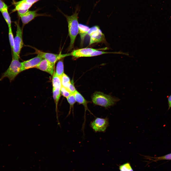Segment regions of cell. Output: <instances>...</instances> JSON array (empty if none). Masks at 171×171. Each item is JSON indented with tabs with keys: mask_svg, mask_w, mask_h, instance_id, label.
I'll return each mask as SVG.
<instances>
[{
	"mask_svg": "<svg viewBox=\"0 0 171 171\" xmlns=\"http://www.w3.org/2000/svg\"><path fill=\"white\" fill-rule=\"evenodd\" d=\"M37 12V10L33 11L29 10L24 14L20 17L23 25H25L28 24L37 17L47 16L44 14L38 13Z\"/></svg>",
	"mask_w": 171,
	"mask_h": 171,
	"instance_id": "10",
	"label": "cell"
},
{
	"mask_svg": "<svg viewBox=\"0 0 171 171\" xmlns=\"http://www.w3.org/2000/svg\"><path fill=\"white\" fill-rule=\"evenodd\" d=\"M15 23L16 26V31L12 51V58L19 59L20 52L24 45L22 31L19 23L16 22Z\"/></svg>",
	"mask_w": 171,
	"mask_h": 171,
	"instance_id": "4",
	"label": "cell"
},
{
	"mask_svg": "<svg viewBox=\"0 0 171 171\" xmlns=\"http://www.w3.org/2000/svg\"><path fill=\"white\" fill-rule=\"evenodd\" d=\"M112 53L115 54H122L128 56L129 54L127 53L124 52H109L98 50L97 49L94 51L90 55L89 57H93L101 55L104 54Z\"/></svg>",
	"mask_w": 171,
	"mask_h": 171,
	"instance_id": "17",
	"label": "cell"
},
{
	"mask_svg": "<svg viewBox=\"0 0 171 171\" xmlns=\"http://www.w3.org/2000/svg\"><path fill=\"white\" fill-rule=\"evenodd\" d=\"M80 10V8L77 7L74 12L71 16L63 13L66 18L68 24L69 35L70 39L69 49V50L74 48L75 41L78 33V16Z\"/></svg>",
	"mask_w": 171,
	"mask_h": 171,
	"instance_id": "1",
	"label": "cell"
},
{
	"mask_svg": "<svg viewBox=\"0 0 171 171\" xmlns=\"http://www.w3.org/2000/svg\"><path fill=\"white\" fill-rule=\"evenodd\" d=\"M97 49L85 48L74 50L70 53V55L76 57H88Z\"/></svg>",
	"mask_w": 171,
	"mask_h": 171,
	"instance_id": "11",
	"label": "cell"
},
{
	"mask_svg": "<svg viewBox=\"0 0 171 171\" xmlns=\"http://www.w3.org/2000/svg\"><path fill=\"white\" fill-rule=\"evenodd\" d=\"M1 12L8 25V28L11 27V21L8 11V8L5 9Z\"/></svg>",
	"mask_w": 171,
	"mask_h": 171,
	"instance_id": "19",
	"label": "cell"
},
{
	"mask_svg": "<svg viewBox=\"0 0 171 171\" xmlns=\"http://www.w3.org/2000/svg\"><path fill=\"white\" fill-rule=\"evenodd\" d=\"M8 8V7L5 3L2 0H0V11H1L5 9Z\"/></svg>",
	"mask_w": 171,
	"mask_h": 171,
	"instance_id": "27",
	"label": "cell"
},
{
	"mask_svg": "<svg viewBox=\"0 0 171 171\" xmlns=\"http://www.w3.org/2000/svg\"><path fill=\"white\" fill-rule=\"evenodd\" d=\"M40 0H21L18 1H13V4L14 8L12 12L17 11L20 17L26 13L35 3Z\"/></svg>",
	"mask_w": 171,
	"mask_h": 171,
	"instance_id": "5",
	"label": "cell"
},
{
	"mask_svg": "<svg viewBox=\"0 0 171 171\" xmlns=\"http://www.w3.org/2000/svg\"><path fill=\"white\" fill-rule=\"evenodd\" d=\"M55 72L56 74L60 77L64 73L63 58L59 60L57 62Z\"/></svg>",
	"mask_w": 171,
	"mask_h": 171,
	"instance_id": "16",
	"label": "cell"
},
{
	"mask_svg": "<svg viewBox=\"0 0 171 171\" xmlns=\"http://www.w3.org/2000/svg\"><path fill=\"white\" fill-rule=\"evenodd\" d=\"M21 62L19 59L12 58L10 64L8 69L1 76L0 80L5 78H8L11 82L21 71Z\"/></svg>",
	"mask_w": 171,
	"mask_h": 171,
	"instance_id": "3",
	"label": "cell"
},
{
	"mask_svg": "<svg viewBox=\"0 0 171 171\" xmlns=\"http://www.w3.org/2000/svg\"><path fill=\"white\" fill-rule=\"evenodd\" d=\"M168 110L171 107V95L168 97Z\"/></svg>",
	"mask_w": 171,
	"mask_h": 171,
	"instance_id": "28",
	"label": "cell"
},
{
	"mask_svg": "<svg viewBox=\"0 0 171 171\" xmlns=\"http://www.w3.org/2000/svg\"><path fill=\"white\" fill-rule=\"evenodd\" d=\"M71 92L72 94H74L76 90L72 82L71 83L67 88Z\"/></svg>",
	"mask_w": 171,
	"mask_h": 171,
	"instance_id": "25",
	"label": "cell"
},
{
	"mask_svg": "<svg viewBox=\"0 0 171 171\" xmlns=\"http://www.w3.org/2000/svg\"><path fill=\"white\" fill-rule=\"evenodd\" d=\"M90 36L89 45H90L95 43L105 42L104 35L100 29L93 33Z\"/></svg>",
	"mask_w": 171,
	"mask_h": 171,
	"instance_id": "12",
	"label": "cell"
},
{
	"mask_svg": "<svg viewBox=\"0 0 171 171\" xmlns=\"http://www.w3.org/2000/svg\"><path fill=\"white\" fill-rule=\"evenodd\" d=\"M92 100L95 104L107 108L114 105L119 100L117 98L97 92L93 94Z\"/></svg>",
	"mask_w": 171,
	"mask_h": 171,
	"instance_id": "2",
	"label": "cell"
},
{
	"mask_svg": "<svg viewBox=\"0 0 171 171\" xmlns=\"http://www.w3.org/2000/svg\"><path fill=\"white\" fill-rule=\"evenodd\" d=\"M9 37L10 44L12 51L14 45V38L11 27L9 28Z\"/></svg>",
	"mask_w": 171,
	"mask_h": 171,
	"instance_id": "23",
	"label": "cell"
},
{
	"mask_svg": "<svg viewBox=\"0 0 171 171\" xmlns=\"http://www.w3.org/2000/svg\"><path fill=\"white\" fill-rule=\"evenodd\" d=\"M109 125L108 119L97 117L91 121L90 126L95 132H104Z\"/></svg>",
	"mask_w": 171,
	"mask_h": 171,
	"instance_id": "7",
	"label": "cell"
},
{
	"mask_svg": "<svg viewBox=\"0 0 171 171\" xmlns=\"http://www.w3.org/2000/svg\"><path fill=\"white\" fill-rule=\"evenodd\" d=\"M55 65L46 60L43 59L36 66V68L53 76L54 72Z\"/></svg>",
	"mask_w": 171,
	"mask_h": 171,
	"instance_id": "9",
	"label": "cell"
},
{
	"mask_svg": "<svg viewBox=\"0 0 171 171\" xmlns=\"http://www.w3.org/2000/svg\"><path fill=\"white\" fill-rule=\"evenodd\" d=\"M119 169L120 171H134L130 163L128 162L120 165Z\"/></svg>",
	"mask_w": 171,
	"mask_h": 171,
	"instance_id": "22",
	"label": "cell"
},
{
	"mask_svg": "<svg viewBox=\"0 0 171 171\" xmlns=\"http://www.w3.org/2000/svg\"><path fill=\"white\" fill-rule=\"evenodd\" d=\"M60 78L62 86L67 88L71 83L69 77L64 73Z\"/></svg>",
	"mask_w": 171,
	"mask_h": 171,
	"instance_id": "20",
	"label": "cell"
},
{
	"mask_svg": "<svg viewBox=\"0 0 171 171\" xmlns=\"http://www.w3.org/2000/svg\"><path fill=\"white\" fill-rule=\"evenodd\" d=\"M100 29L97 26H95L90 28L88 32V34L90 36L92 33Z\"/></svg>",
	"mask_w": 171,
	"mask_h": 171,
	"instance_id": "26",
	"label": "cell"
},
{
	"mask_svg": "<svg viewBox=\"0 0 171 171\" xmlns=\"http://www.w3.org/2000/svg\"><path fill=\"white\" fill-rule=\"evenodd\" d=\"M145 158L149 159L154 161L161 160H171V153L165 155L157 157H152L149 156H144Z\"/></svg>",
	"mask_w": 171,
	"mask_h": 171,
	"instance_id": "18",
	"label": "cell"
},
{
	"mask_svg": "<svg viewBox=\"0 0 171 171\" xmlns=\"http://www.w3.org/2000/svg\"><path fill=\"white\" fill-rule=\"evenodd\" d=\"M43 59L39 55L32 59L21 62L22 71L32 68H35Z\"/></svg>",
	"mask_w": 171,
	"mask_h": 171,
	"instance_id": "8",
	"label": "cell"
},
{
	"mask_svg": "<svg viewBox=\"0 0 171 171\" xmlns=\"http://www.w3.org/2000/svg\"><path fill=\"white\" fill-rule=\"evenodd\" d=\"M90 28L86 25L81 24L78 25V33L81 38V44L82 45L84 39Z\"/></svg>",
	"mask_w": 171,
	"mask_h": 171,
	"instance_id": "14",
	"label": "cell"
},
{
	"mask_svg": "<svg viewBox=\"0 0 171 171\" xmlns=\"http://www.w3.org/2000/svg\"><path fill=\"white\" fill-rule=\"evenodd\" d=\"M76 101L79 103L83 105L85 109V113L84 116V121L82 125V128H84L85 123L86 112L87 110H88L92 114H93L90 111L88 107L87 104L88 102L76 90L74 94Z\"/></svg>",
	"mask_w": 171,
	"mask_h": 171,
	"instance_id": "13",
	"label": "cell"
},
{
	"mask_svg": "<svg viewBox=\"0 0 171 171\" xmlns=\"http://www.w3.org/2000/svg\"><path fill=\"white\" fill-rule=\"evenodd\" d=\"M60 91L62 95L66 98L72 94L67 88L62 86L60 89Z\"/></svg>",
	"mask_w": 171,
	"mask_h": 171,
	"instance_id": "24",
	"label": "cell"
},
{
	"mask_svg": "<svg viewBox=\"0 0 171 171\" xmlns=\"http://www.w3.org/2000/svg\"><path fill=\"white\" fill-rule=\"evenodd\" d=\"M67 101L70 105V109L66 117L70 114L72 108H73L74 105L76 102V100L74 94H71L67 98Z\"/></svg>",
	"mask_w": 171,
	"mask_h": 171,
	"instance_id": "21",
	"label": "cell"
},
{
	"mask_svg": "<svg viewBox=\"0 0 171 171\" xmlns=\"http://www.w3.org/2000/svg\"><path fill=\"white\" fill-rule=\"evenodd\" d=\"M33 48L35 50L33 54L39 55L43 59L48 60L54 65L57 61L66 57L70 56V53L65 54H54L44 52L34 47H33Z\"/></svg>",
	"mask_w": 171,
	"mask_h": 171,
	"instance_id": "6",
	"label": "cell"
},
{
	"mask_svg": "<svg viewBox=\"0 0 171 171\" xmlns=\"http://www.w3.org/2000/svg\"><path fill=\"white\" fill-rule=\"evenodd\" d=\"M52 76V82L53 88L60 89L62 86L60 77L56 74L55 71Z\"/></svg>",
	"mask_w": 171,
	"mask_h": 171,
	"instance_id": "15",
	"label": "cell"
}]
</instances>
